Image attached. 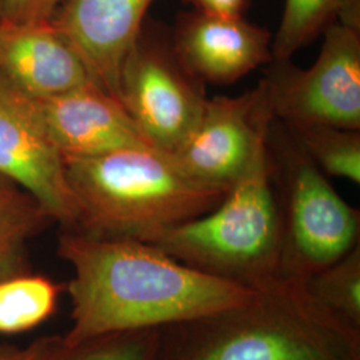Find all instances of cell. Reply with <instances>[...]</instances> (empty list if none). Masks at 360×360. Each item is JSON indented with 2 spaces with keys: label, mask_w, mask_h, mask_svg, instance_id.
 I'll return each mask as SVG.
<instances>
[{
  "label": "cell",
  "mask_w": 360,
  "mask_h": 360,
  "mask_svg": "<svg viewBox=\"0 0 360 360\" xmlns=\"http://www.w3.org/2000/svg\"><path fill=\"white\" fill-rule=\"evenodd\" d=\"M271 156L282 223V276L304 282L360 245L359 210L290 136Z\"/></svg>",
  "instance_id": "obj_5"
},
{
  "label": "cell",
  "mask_w": 360,
  "mask_h": 360,
  "mask_svg": "<svg viewBox=\"0 0 360 360\" xmlns=\"http://www.w3.org/2000/svg\"><path fill=\"white\" fill-rule=\"evenodd\" d=\"M0 74L34 99L95 83L80 55L51 22L0 20Z\"/></svg>",
  "instance_id": "obj_13"
},
{
  "label": "cell",
  "mask_w": 360,
  "mask_h": 360,
  "mask_svg": "<svg viewBox=\"0 0 360 360\" xmlns=\"http://www.w3.org/2000/svg\"><path fill=\"white\" fill-rule=\"evenodd\" d=\"M53 223L31 193L0 175V281L32 271L28 245Z\"/></svg>",
  "instance_id": "obj_14"
},
{
  "label": "cell",
  "mask_w": 360,
  "mask_h": 360,
  "mask_svg": "<svg viewBox=\"0 0 360 360\" xmlns=\"http://www.w3.org/2000/svg\"><path fill=\"white\" fill-rule=\"evenodd\" d=\"M171 43L180 63L202 83L232 84L274 60L272 35L245 16L179 13Z\"/></svg>",
  "instance_id": "obj_10"
},
{
  "label": "cell",
  "mask_w": 360,
  "mask_h": 360,
  "mask_svg": "<svg viewBox=\"0 0 360 360\" xmlns=\"http://www.w3.org/2000/svg\"><path fill=\"white\" fill-rule=\"evenodd\" d=\"M56 252L72 269L65 284L72 346L103 335L160 330L231 309L252 290L193 269L156 245L60 230Z\"/></svg>",
  "instance_id": "obj_1"
},
{
  "label": "cell",
  "mask_w": 360,
  "mask_h": 360,
  "mask_svg": "<svg viewBox=\"0 0 360 360\" xmlns=\"http://www.w3.org/2000/svg\"><path fill=\"white\" fill-rule=\"evenodd\" d=\"M35 101L63 159L94 158L131 148H156L120 101L96 83Z\"/></svg>",
  "instance_id": "obj_11"
},
{
  "label": "cell",
  "mask_w": 360,
  "mask_h": 360,
  "mask_svg": "<svg viewBox=\"0 0 360 360\" xmlns=\"http://www.w3.org/2000/svg\"><path fill=\"white\" fill-rule=\"evenodd\" d=\"M193 10L221 16H243L248 0H186Z\"/></svg>",
  "instance_id": "obj_22"
},
{
  "label": "cell",
  "mask_w": 360,
  "mask_h": 360,
  "mask_svg": "<svg viewBox=\"0 0 360 360\" xmlns=\"http://www.w3.org/2000/svg\"><path fill=\"white\" fill-rule=\"evenodd\" d=\"M0 175L31 193L60 230H74L77 206L65 159L46 129L38 102L0 74Z\"/></svg>",
  "instance_id": "obj_9"
},
{
  "label": "cell",
  "mask_w": 360,
  "mask_h": 360,
  "mask_svg": "<svg viewBox=\"0 0 360 360\" xmlns=\"http://www.w3.org/2000/svg\"><path fill=\"white\" fill-rule=\"evenodd\" d=\"M342 0H285L278 31L272 35L274 60L291 59L336 20Z\"/></svg>",
  "instance_id": "obj_18"
},
{
  "label": "cell",
  "mask_w": 360,
  "mask_h": 360,
  "mask_svg": "<svg viewBox=\"0 0 360 360\" xmlns=\"http://www.w3.org/2000/svg\"><path fill=\"white\" fill-rule=\"evenodd\" d=\"M77 206L72 231L151 242L212 210L227 190L193 179L169 155L131 148L94 158H65Z\"/></svg>",
  "instance_id": "obj_3"
},
{
  "label": "cell",
  "mask_w": 360,
  "mask_h": 360,
  "mask_svg": "<svg viewBox=\"0 0 360 360\" xmlns=\"http://www.w3.org/2000/svg\"><path fill=\"white\" fill-rule=\"evenodd\" d=\"M65 345L63 335H43L27 346L0 340V360H49Z\"/></svg>",
  "instance_id": "obj_21"
},
{
  "label": "cell",
  "mask_w": 360,
  "mask_h": 360,
  "mask_svg": "<svg viewBox=\"0 0 360 360\" xmlns=\"http://www.w3.org/2000/svg\"><path fill=\"white\" fill-rule=\"evenodd\" d=\"M156 360H360V330L281 278L231 309L160 328Z\"/></svg>",
  "instance_id": "obj_2"
},
{
  "label": "cell",
  "mask_w": 360,
  "mask_h": 360,
  "mask_svg": "<svg viewBox=\"0 0 360 360\" xmlns=\"http://www.w3.org/2000/svg\"><path fill=\"white\" fill-rule=\"evenodd\" d=\"M303 283L322 307L360 330V245Z\"/></svg>",
  "instance_id": "obj_17"
},
{
  "label": "cell",
  "mask_w": 360,
  "mask_h": 360,
  "mask_svg": "<svg viewBox=\"0 0 360 360\" xmlns=\"http://www.w3.org/2000/svg\"><path fill=\"white\" fill-rule=\"evenodd\" d=\"M1 16H3V0H0V20H1Z\"/></svg>",
  "instance_id": "obj_23"
},
{
  "label": "cell",
  "mask_w": 360,
  "mask_h": 360,
  "mask_svg": "<svg viewBox=\"0 0 360 360\" xmlns=\"http://www.w3.org/2000/svg\"><path fill=\"white\" fill-rule=\"evenodd\" d=\"M65 290L34 270L0 281V336L26 334L51 319Z\"/></svg>",
  "instance_id": "obj_15"
},
{
  "label": "cell",
  "mask_w": 360,
  "mask_h": 360,
  "mask_svg": "<svg viewBox=\"0 0 360 360\" xmlns=\"http://www.w3.org/2000/svg\"><path fill=\"white\" fill-rule=\"evenodd\" d=\"M309 68L272 60L260 80L274 119L288 124L360 129V28L335 20Z\"/></svg>",
  "instance_id": "obj_6"
},
{
  "label": "cell",
  "mask_w": 360,
  "mask_h": 360,
  "mask_svg": "<svg viewBox=\"0 0 360 360\" xmlns=\"http://www.w3.org/2000/svg\"><path fill=\"white\" fill-rule=\"evenodd\" d=\"M62 0H3L1 20L16 25L50 23Z\"/></svg>",
  "instance_id": "obj_20"
},
{
  "label": "cell",
  "mask_w": 360,
  "mask_h": 360,
  "mask_svg": "<svg viewBox=\"0 0 360 360\" xmlns=\"http://www.w3.org/2000/svg\"><path fill=\"white\" fill-rule=\"evenodd\" d=\"M119 101L147 139L172 153L202 115L203 83L180 63L171 32L146 19L122 67Z\"/></svg>",
  "instance_id": "obj_7"
},
{
  "label": "cell",
  "mask_w": 360,
  "mask_h": 360,
  "mask_svg": "<svg viewBox=\"0 0 360 360\" xmlns=\"http://www.w3.org/2000/svg\"><path fill=\"white\" fill-rule=\"evenodd\" d=\"M284 129L324 175L359 184V129L326 124H288Z\"/></svg>",
  "instance_id": "obj_16"
},
{
  "label": "cell",
  "mask_w": 360,
  "mask_h": 360,
  "mask_svg": "<svg viewBox=\"0 0 360 360\" xmlns=\"http://www.w3.org/2000/svg\"><path fill=\"white\" fill-rule=\"evenodd\" d=\"M148 243L193 269L247 290L255 291L283 278L282 223L269 139L217 206Z\"/></svg>",
  "instance_id": "obj_4"
},
{
  "label": "cell",
  "mask_w": 360,
  "mask_h": 360,
  "mask_svg": "<svg viewBox=\"0 0 360 360\" xmlns=\"http://www.w3.org/2000/svg\"><path fill=\"white\" fill-rule=\"evenodd\" d=\"M158 348L159 330L124 331L65 345L49 360H156Z\"/></svg>",
  "instance_id": "obj_19"
},
{
  "label": "cell",
  "mask_w": 360,
  "mask_h": 360,
  "mask_svg": "<svg viewBox=\"0 0 360 360\" xmlns=\"http://www.w3.org/2000/svg\"><path fill=\"white\" fill-rule=\"evenodd\" d=\"M274 120L262 82L239 96L207 98L191 132L168 155L193 179L227 190L269 139Z\"/></svg>",
  "instance_id": "obj_8"
},
{
  "label": "cell",
  "mask_w": 360,
  "mask_h": 360,
  "mask_svg": "<svg viewBox=\"0 0 360 360\" xmlns=\"http://www.w3.org/2000/svg\"><path fill=\"white\" fill-rule=\"evenodd\" d=\"M155 0H62L51 25L77 50L94 82L119 101V79Z\"/></svg>",
  "instance_id": "obj_12"
}]
</instances>
